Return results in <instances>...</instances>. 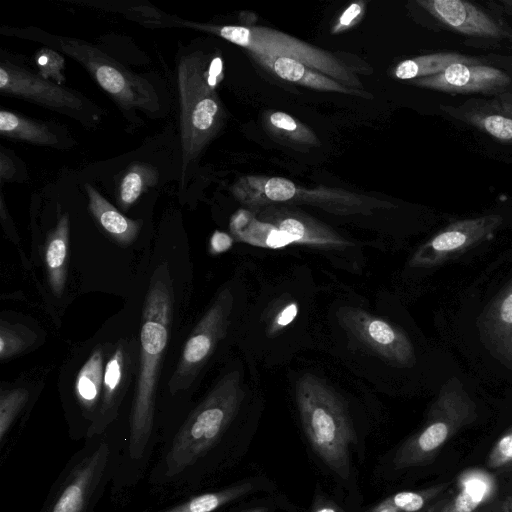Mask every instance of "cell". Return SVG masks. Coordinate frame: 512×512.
Here are the masks:
<instances>
[{"label": "cell", "mask_w": 512, "mask_h": 512, "mask_svg": "<svg viewBox=\"0 0 512 512\" xmlns=\"http://www.w3.org/2000/svg\"><path fill=\"white\" fill-rule=\"evenodd\" d=\"M173 298L168 268L159 266L151 278L142 310L139 369L130 416L129 451L135 458L142 456L152 432L155 394L168 344Z\"/></svg>", "instance_id": "1"}, {"label": "cell", "mask_w": 512, "mask_h": 512, "mask_svg": "<svg viewBox=\"0 0 512 512\" xmlns=\"http://www.w3.org/2000/svg\"><path fill=\"white\" fill-rule=\"evenodd\" d=\"M295 399L313 450L335 474L347 479L356 435L345 402L325 380L312 373L296 381Z\"/></svg>", "instance_id": "2"}, {"label": "cell", "mask_w": 512, "mask_h": 512, "mask_svg": "<svg viewBox=\"0 0 512 512\" xmlns=\"http://www.w3.org/2000/svg\"><path fill=\"white\" fill-rule=\"evenodd\" d=\"M244 398L238 370L217 381L176 433L166 455L168 478L184 476L211 451L237 415Z\"/></svg>", "instance_id": "3"}, {"label": "cell", "mask_w": 512, "mask_h": 512, "mask_svg": "<svg viewBox=\"0 0 512 512\" xmlns=\"http://www.w3.org/2000/svg\"><path fill=\"white\" fill-rule=\"evenodd\" d=\"M221 61L208 66L207 57L195 52L182 57L178 65L182 180L188 168L215 136L224 120V111L215 85Z\"/></svg>", "instance_id": "4"}, {"label": "cell", "mask_w": 512, "mask_h": 512, "mask_svg": "<svg viewBox=\"0 0 512 512\" xmlns=\"http://www.w3.org/2000/svg\"><path fill=\"white\" fill-rule=\"evenodd\" d=\"M477 406L463 384L451 378L431 404L424 425L408 437L396 451L395 469L432 463L442 448L463 428L477 419Z\"/></svg>", "instance_id": "5"}, {"label": "cell", "mask_w": 512, "mask_h": 512, "mask_svg": "<svg viewBox=\"0 0 512 512\" xmlns=\"http://www.w3.org/2000/svg\"><path fill=\"white\" fill-rule=\"evenodd\" d=\"M176 24L217 34L248 50L253 56L292 58L344 85L356 87L360 84L350 70L333 55L284 32L256 26L227 25L219 27L188 21H178L175 22Z\"/></svg>", "instance_id": "6"}, {"label": "cell", "mask_w": 512, "mask_h": 512, "mask_svg": "<svg viewBox=\"0 0 512 512\" xmlns=\"http://www.w3.org/2000/svg\"><path fill=\"white\" fill-rule=\"evenodd\" d=\"M235 197L250 208L273 203L309 204L337 215L371 214L374 209L389 208L390 203L330 188L304 189L283 177L250 176L234 186Z\"/></svg>", "instance_id": "7"}, {"label": "cell", "mask_w": 512, "mask_h": 512, "mask_svg": "<svg viewBox=\"0 0 512 512\" xmlns=\"http://www.w3.org/2000/svg\"><path fill=\"white\" fill-rule=\"evenodd\" d=\"M54 41L60 51L75 59L90 73L122 111L131 113L142 110L149 115L159 113V96L148 80L83 40L55 37Z\"/></svg>", "instance_id": "8"}, {"label": "cell", "mask_w": 512, "mask_h": 512, "mask_svg": "<svg viewBox=\"0 0 512 512\" xmlns=\"http://www.w3.org/2000/svg\"><path fill=\"white\" fill-rule=\"evenodd\" d=\"M0 91L3 95L66 114L87 126L99 121L97 107L79 92L44 79L9 60L2 59L0 63Z\"/></svg>", "instance_id": "9"}, {"label": "cell", "mask_w": 512, "mask_h": 512, "mask_svg": "<svg viewBox=\"0 0 512 512\" xmlns=\"http://www.w3.org/2000/svg\"><path fill=\"white\" fill-rule=\"evenodd\" d=\"M234 296L226 287L216 296L188 337L176 369L168 383L172 394L186 390L193 383L217 344L227 334Z\"/></svg>", "instance_id": "10"}, {"label": "cell", "mask_w": 512, "mask_h": 512, "mask_svg": "<svg viewBox=\"0 0 512 512\" xmlns=\"http://www.w3.org/2000/svg\"><path fill=\"white\" fill-rule=\"evenodd\" d=\"M339 325L358 343L390 365L407 368L416 362L414 346L400 327L358 307H342Z\"/></svg>", "instance_id": "11"}, {"label": "cell", "mask_w": 512, "mask_h": 512, "mask_svg": "<svg viewBox=\"0 0 512 512\" xmlns=\"http://www.w3.org/2000/svg\"><path fill=\"white\" fill-rule=\"evenodd\" d=\"M112 467L111 449L99 444L72 466L44 512H88Z\"/></svg>", "instance_id": "12"}, {"label": "cell", "mask_w": 512, "mask_h": 512, "mask_svg": "<svg viewBox=\"0 0 512 512\" xmlns=\"http://www.w3.org/2000/svg\"><path fill=\"white\" fill-rule=\"evenodd\" d=\"M502 223V216L497 214L455 221L421 245L412 255L409 265L414 268L440 265L491 239Z\"/></svg>", "instance_id": "13"}, {"label": "cell", "mask_w": 512, "mask_h": 512, "mask_svg": "<svg viewBox=\"0 0 512 512\" xmlns=\"http://www.w3.org/2000/svg\"><path fill=\"white\" fill-rule=\"evenodd\" d=\"M417 3L451 31L476 39L512 41V29L487 9L465 0H421Z\"/></svg>", "instance_id": "14"}, {"label": "cell", "mask_w": 512, "mask_h": 512, "mask_svg": "<svg viewBox=\"0 0 512 512\" xmlns=\"http://www.w3.org/2000/svg\"><path fill=\"white\" fill-rule=\"evenodd\" d=\"M414 85L446 93L494 95L512 87L505 71L477 62H460L443 72L411 81Z\"/></svg>", "instance_id": "15"}, {"label": "cell", "mask_w": 512, "mask_h": 512, "mask_svg": "<svg viewBox=\"0 0 512 512\" xmlns=\"http://www.w3.org/2000/svg\"><path fill=\"white\" fill-rule=\"evenodd\" d=\"M255 215L283 232L291 244L336 251L354 246L330 227L298 211L269 205Z\"/></svg>", "instance_id": "16"}, {"label": "cell", "mask_w": 512, "mask_h": 512, "mask_svg": "<svg viewBox=\"0 0 512 512\" xmlns=\"http://www.w3.org/2000/svg\"><path fill=\"white\" fill-rule=\"evenodd\" d=\"M444 111L496 140L512 144V87L488 98H472Z\"/></svg>", "instance_id": "17"}, {"label": "cell", "mask_w": 512, "mask_h": 512, "mask_svg": "<svg viewBox=\"0 0 512 512\" xmlns=\"http://www.w3.org/2000/svg\"><path fill=\"white\" fill-rule=\"evenodd\" d=\"M498 493V482L483 468L471 467L456 478L452 494L442 498L428 512H483Z\"/></svg>", "instance_id": "18"}, {"label": "cell", "mask_w": 512, "mask_h": 512, "mask_svg": "<svg viewBox=\"0 0 512 512\" xmlns=\"http://www.w3.org/2000/svg\"><path fill=\"white\" fill-rule=\"evenodd\" d=\"M478 325L492 355L512 369V278L484 309Z\"/></svg>", "instance_id": "19"}, {"label": "cell", "mask_w": 512, "mask_h": 512, "mask_svg": "<svg viewBox=\"0 0 512 512\" xmlns=\"http://www.w3.org/2000/svg\"><path fill=\"white\" fill-rule=\"evenodd\" d=\"M263 66L272 70L279 78L302 86L345 94H357L330 76L313 69L304 63L287 57L253 56Z\"/></svg>", "instance_id": "20"}, {"label": "cell", "mask_w": 512, "mask_h": 512, "mask_svg": "<svg viewBox=\"0 0 512 512\" xmlns=\"http://www.w3.org/2000/svg\"><path fill=\"white\" fill-rule=\"evenodd\" d=\"M130 358L123 342H119L105 364L103 377L102 405L100 409L98 428L107 425L116 411L122 390L128 379Z\"/></svg>", "instance_id": "21"}, {"label": "cell", "mask_w": 512, "mask_h": 512, "mask_svg": "<svg viewBox=\"0 0 512 512\" xmlns=\"http://www.w3.org/2000/svg\"><path fill=\"white\" fill-rule=\"evenodd\" d=\"M88 207L101 228L115 241L129 245L138 235L140 222L120 213L95 188L86 184Z\"/></svg>", "instance_id": "22"}, {"label": "cell", "mask_w": 512, "mask_h": 512, "mask_svg": "<svg viewBox=\"0 0 512 512\" xmlns=\"http://www.w3.org/2000/svg\"><path fill=\"white\" fill-rule=\"evenodd\" d=\"M229 227L236 240L250 245L277 249L291 244L283 232L245 209L231 217Z\"/></svg>", "instance_id": "23"}, {"label": "cell", "mask_w": 512, "mask_h": 512, "mask_svg": "<svg viewBox=\"0 0 512 512\" xmlns=\"http://www.w3.org/2000/svg\"><path fill=\"white\" fill-rule=\"evenodd\" d=\"M69 244V218L64 214L50 232L45 245V264L53 294L60 297L67 278V256Z\"/></svg>", "instance_id": "24"}, {"label": "cell", "mask_w": 512, "mask_h": 512, "mask_svg": "<svg viewBox=\"0 0 512 512\" xmlns=\"http://www.w3.org/2000/svg\"><path fill=\"white\" fill-rule=\"evenodd\" d=\"M0 133L4 137L35 145L55 148L63 146L54 127L8 110L0 111Z\"/></svg>", "instance_id": "25"}, {"label": "cell", "mask_w": 512, "mask_h": 512, "mask_svg": "<svg viewBox=\"0 0 512 512\" xmlns=\"http://www.w3.org/2000/svg\"><path fill=\"white\" fill-rule=\"evenodd\" d=\"M450 486V482H444L424 489L400 491L384 498L367 512H428Z\"/></svg>", "instance_id": "26"}, {"label": "cell", "mask_w": 512, "mask_h": 512, "mask_svg": "<svg viewBox=\"0 0 512 512\" xmlns=\"http://www.w3.org/2000/svg\"><path fill=\"white\" fill-rule=\"evenodd\" d=\"M477 61L474 57L455 52L433 53L400 62L394 70V75L400 80H415L437 75L454 63Z\"/></svg>", "instance_id": "27"}, {"label": "cell", "mask_w": 512, "mask_h": 512, "mask_svg": "<svg viewBox=\"0 0 512 512\" xmlns=\"http://www.w3.org/2000/svg\"><path fill=\"white\" fill-rule=\"evenodd\" d=\"M103 377V349L97 347L79 370L75 381L76 397L85 409L90 410L97 404Z\"/></svg>", "instance_id": "28"}, {"label": "cell", "mask_w": 512, "mask_h": 512, "mask_svg": "<svg viewBox=\"0 0 512 512\" xmlns=\"http://www.w3.org/2000/svg\"><path fill=\"white\" fill-rule=\"evenodd\" d=\"M159 172L147 163H133L118 186L117 201L123 210L130 208L149 187L157 184Z\"/></svg>", "instance_id": "29"}, {"label": "cell", "mask_w": 512, "mask_h": 512, "mask_svg": "<svg viewBox=\"0 0 512 512\" xmlns=\"http://www.w3.org/2000/svg\"><path fill=\"white\" fill-rule=\"evenodd\" d=\"M253 490V484L244 482L228 488L193 496L180 504L160 512H214Z\"/></svg>", "instance_id": "30"}, {"label": "cell", "mask_w": 512, "mask_h": 512, "mask_svg": "<svg viewBox=\"0 0 512 512\" xmlns=\"http://www.w3.org/2000/svg\"><path fill=\"white\" fill-rule=\"evenodd\" d=\"M266 123L269 132L282 141L304 145H315L318 142L310 129L285 112L269 114Z\"/></svg>", "instance_id": "31"}, {"label": "cell", "mask_w": 512, "mask_h": 512, "mask_svg": "<svg viewBox=\"0 0 512 512\" xmlns=\"http://www.w3.org/2000/svg\"><path fill=\"white\" fill-rule=\"evenodd\" d=\"M36 335L28 327L0 321V358L10 359L29 348Z\"/></svg>", "instance_id": "32"}, {"label": "cell", "mask_w": 512, "mask_h": 512, "mask_svg": "<svg viewBox=\"0 0 512 512\" xmlns=\"http://www.w3.org/2000/svg\"><path fill=\"white\" fill-rule=\"evenodd\" d=\"M29 398L25 388L2 390L0 394V440L3 441Z\"/></svg>", "instance_id": "33"}, {"label": "cell", "mask_w": 512, "mask_h": 512, "mask_svg": "<svg viewBox=\"0 0 512 512\" xmlns=\"http://www.w3.org/2000/svg\"><path fill=\"white\" fill-rule=\"evenodd\" d=\"M486 464L494 470H512V426L506 429L492 445Z\"/></svg>", "instance_id": "34"}, {"label": "cell", "mask_w": 512, "mask_h": 512, "mask_svg": "<svg viewBox=\"0 0 512 512\" xmlns=\"http://www.w3.org/2000/svg\"><path fill=\"white\" fill-rule=\"evenodd\" d=\"M34 59L41 77L52 79L59 85L63 82L64 58L59 53L50 48H43L35 54Z\"/></svg>", "instance_id": "35"}, {"label": "cell", "mask_w": 512, "mask_h": 512, "mask_svg": "<svg viewBox=\"0 0 512 512\" xmlns=\"http://www.w3.org/2000/svg\"><path fill=\"white\" fill-rule=\"evenodd\" d=\"M297 312L298 306L296 303H290L285 306L273 320L270 332L275 333L276 331L290 324L295 319Z\"/></svg>", "instance_id": "36"}, {"label": "cell", "mask_w": 512, "mask_h": 512, "mask_svg": "<svg viewBox=\"0 0 512 512\" xmlns=\"http://www.w3.org/2000/svg\"><path fill=\"white\" fill-rule=\"evenodd\" d=\"M362 9V3H352L339 18L337 24L333 28V32L341 31L354 24L356 18L361 14Z\"/></svg>", "instance_id": "37"}, {"label": "cell", "mask_w": 512, "mask_h": 512, "mask_svg": "<svg viewBox=\"0 0 512 512\" xmlns=\"http://www.w3.org/2000/svg\"><path fill=\"white\" fill-rule=\"evenodd\" d=\"M233 243V239L225 232L215 231L210 239V251L219 254L227 251Z\"/></svg>", "instance_id": "38"}, {"label": "cell", "mask_w": 512, "mask_h": 512, "mask_svg": "<svg viewBox=\"0 0 512 512\" xmlns=\"http://www.w3.org/2000/svg\"><path fill=\"white\" fill-rule=\"evenodd\" d=\"M17 169L13 160L4 151L0 153V177L1 181H11L15 179Z\"/></svg>", "instance_id": "39"}, {"label": "cell", "mask_w": 512, "mask_h": 512, "mask_svg": "<svg viewBox=\"0 0 512 512\" xmlns=\"http://www.w3.org/2000/svg\"><path fill=\"white\" fill-rule=\"evenodd\" d=\"M311 512H346L334 501L323 496H317L313 503Z\"/></svg>", "instance_id": "40"}, {"label": "cell", "mask_w": 512, "mask_h": 512, "mask_svg": "<svg viewBox=\"0 0 512 512\" xmlns=\"http://www.w3.org/2000/svg\"><path fill=\"white\" fill-rule=\"evenodd\" d=\"M499 512H512V495L503 501L499 508Z\"/></svg>", "instance_id": "41"}, {"label": "cell", "mask_w": 512, "mask_h": 512, "mask_svg": "<svg viewBox=\"0 0 512 512\" xmlns=\"http://www.w3.org/2000/svg\"><path fill=\"white\" fill-rule=\"evenodd\" d=\"M500 4L503 7V10H505L506 13L512 15V0H501Z\"/></svg>", "instance_id": "42"}, {"label": "cell", "mask_w": 512, "mask_h": 512, "mask_svg": "<svg viewBox=\"0 0 512 512\" xmlns=\"http://www.w3.org/2000/svg\"><path fill=\"white\" fill-rule=\"evenodd\" d=\"M268 510L269 509L265 506H257V507L248 508V509H245V510H242L239 512H268Z\"/></svg>", "instance_id": "43"}]
</instances>
